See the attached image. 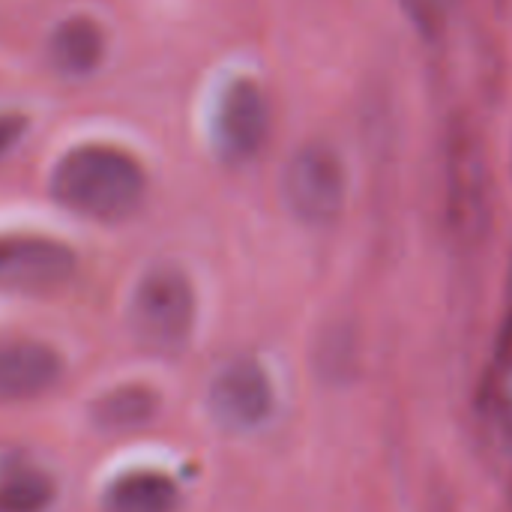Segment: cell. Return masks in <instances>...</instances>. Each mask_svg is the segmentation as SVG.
Listing matches in <instances>:
<instances>
[{"mask_svg":"<svg viewBox=\"0 0 512 512\" xmlns=\"http://www.w3.org/2000/svg\"><path fill=\"white\" fill-rule=\"evenodd\" d=\"M126 324L141 351L156 357L180 354L195 327V291L189 276L174 264L150 267L129 297Z\"/></svg>","mask_w":512,"mask_h":512,"instance_id":"2","label":"cell"},{"mask_svg":"<svg viewBox=\"0 0 512 512\" xmlns=\"http://www.w3.org/2000/svg\"><path fill=\"white\" fill-rule=\"evenodd\" d=\"M75 273V252L39 234H0V291L42 294Z\"/></svg>","mask_w":512,"mask_h":512,"instance_id":"7","label":"cell"},{"mask_svg":"<svg viewBox=\"0 0 512 512\" xmlns=\"http://www.w3.org/2000/svg\"><path fill=\"white\" fill-rule=\"evenodd\" d=\"M276 396L267 369L252 357H234L213 375L207 387V411L213 423L231 435L261 429L273 414Z\"/></svg>","mask_w":512,"mask_h":512,"instance_id":"5","label":"cell"},{"mask_svg":"<svg viewBox=\"0 0 512 512\" xmlns=\"http://www.w3.org/2000/svg\"><path fill=\"white\" fill-rule=\"evenodd\" d=\"M48 63L63 78H87L105 57V33L87 15L63 18L48 36Z\"/></svg>","mask_w":512,"mask_h":512,"instance_id":"9","label":"cell"},{"mask_svg":"<svg viewBox=\"0 0 512 512\" xmlns=\"http://www.w3.org/2000/svg\"><path fill=\"white\" fill-rule=\"evenodd\" d=\"M348 198V174L339 150L327 141H309L291 153L282 171V204L306 228L333 225Z\"/></svg>","mask_w":512,"mask_h":512,"instance_id":"3","label":"cell"},{"mask_svg":"<svg viewBox=\"0 0 512 512\" xmlns=\"http://www.w3.org/2000/svg\"><path fill=\"white\" fill-rule=\"evenodd\" d=\"M156 411V396L147 387H117L93 405V420L108 432L144 426Z\"/></svg>","mask_w":512,"mask_h":512,"instance_id":"12","label":"cell"},{"mask_svg":"<svg viewBox=\"0 0 512 512\" xmlns=\"http://www.w3.org/2000/svg\"><path fill=\"white\" fill-rule=\"evenodd\" d=\"M54 480L30 462L0 465V512H48Z\"/></svg>","mask_w":512,"mask_h":512,"instance_id":"11","label":"cell"},{"mask_svg":"<svg viewBox=\"0 0 512 512\" xmlns=\"http://www.w3.org/2000/svg\"><path fill=\"white\" fill-rule=\"evenodd\" d=\"M63 375L54 348L33 339H0V402L45 396Z\"/></svg>","mask_w":512,"mask_h":512,"instance_id":"8","label":"cell"},{"mask_svg":"<svg viewBox=\"0 0 512 512\" xmlns=\"http://www.w3.org/2000/svg\"><path fill=\"white\" fill-rule=\"evenodd\" d=\"M210 138L225 165H246L264 150L270 138V102L255 78L237 75L219 90L210 114Z\"/></svg>","mask_w":512,"mask_h":512,"instance_id":"4","label":"cell"},{"mask_svg":"<svg viewBox=\"0 0 512 512\" xmlns=\"http://www.w3.org/2000/svg\"><path fill=\"white\" fill-rule=\"evenodd\" d=\"M24 129H27V117L24 114H15V111L0 114V159L18 144Z\"/></svg>","mask_w":512,"mask_h":512,"instance_id":"14","label":"cell"},{"mask_svg":"<svg viewBox=\"0 0 512 512\" xmlns=\"http://www.w3.org/2000/svg\"><path fill=\"white\" fill-rule=\"evenodd\" d=\"M477 417L492 465L512 495V291L480 387Z\"/></svg>","mask_w":512,"mask_h":512,"instance_id":"6","label":"cell"},{"mask_svg":"<svg viewBox=\"0 0 512 512\" xmlns=\"http://www.w3.org/2000/svg\"><path fill=\"white\" fill-rule=\"evenodd\" d=\"M51 198L87 219H129L147 192L141 162L111 144H81L60 156L48 177Z\"/></svg>","mask_w":512,"mask_h":512,"instance_id":"1","label":"cell"},{"mask_svg":"<svg viewBox=\"0 0 512 512\" xmlns=\"http://www.w3.org/2000/svg\"><path fill=\"white\" fill-rule=\"evenodd\" d=\"M177 507L180 489L159 471H129L102 495L105 512H177Z\"/></svg>","mask_w":512,"mask_h":512,"instance_id":"10","label":"cell"},{"mask_svg":"<svg viewBox=\"0 0 512 512\" xmlns=\"http://www.w3.org/2000/svg\"><path fill=\"white\" fill-rule=\"evenodd\" d=\"M396 3L411 18L414 27H420L423 33H438L453 18L462 0H396Z\"/></svg>","mask_w":512,"mask_h":512,"instance_id":"13","label":"cell"}]
</instances>
